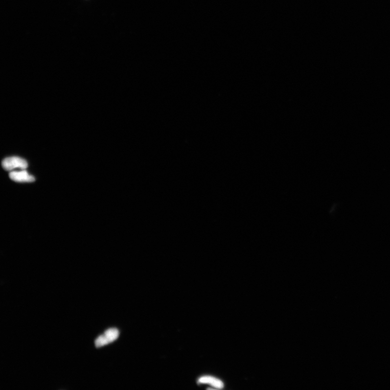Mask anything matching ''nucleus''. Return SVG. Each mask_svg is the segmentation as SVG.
Masks as SVG:
<instances>
[{"instance_id": "nucleus-4", "label": "nucleus", "mask_w": 390, "mask_h": 390, "mask_svg": "<svg viewBox=\"0 0 390 390\" xmlns=\"http://www.w3.org/2000/svg\"><path fill=\"white\" fill-rule=\"evenodd\" d=\"M200 384H208L212 387L217 389H222L224 387V384L220 379L210 376L202 377L199 379Z\"/></svg>"}, {"instance_id": "nucleus-3", "label": "nucleus", "mask_w": 390, "mask_h": 390, "mask_svg": "<svg viewBox=\"0 0 390 390\" xmlns=\"http://www.w3.org/2000/svg\"><path fill=\"white\" fill-rule=\"evenodd\" d=\"M9 177L12 180L17 182H33L35 180L34 177L30 175L26 170L13 171L9 174Z\"/></svg>"}, {"instance_id": "nucleus-1", "label": "nucleus", "mask_w": 390, "mask_h": 390, "mask_svg": "<svg viewBox=\"0 0 390 390\" xmlns=\"http://www.w3.org/2000/svg\"><path fill=\"white\" fill-rule=\"evenodd\" d=\"M2 165L3 168L7 171L17 168L24 170L27 168L28 163L26 160L19 157H10L3 160Z\"/></svg>"}, {"instance_id": "nucleus-2", "label": "nucleus", "mask_w": 390, "mask_h": 390, "mask_svg": "<svg viewBox=\"0 0 390 390\" xmlns=\"http://www.w3.org/2000/svg\"><path fill=\"white\" fill-rule=\"evenodd\" d=\"M119 335V331L116 328H110L106 331L103 335L98 337L95 341V345L100 347L114 342L118 339Z\"/></svg>"}]
</instances>
